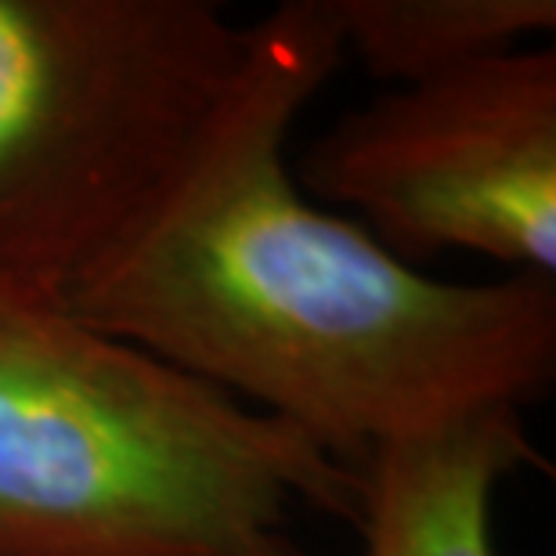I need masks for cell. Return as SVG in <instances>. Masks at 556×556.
<instances>
[{"mask_svg": "<svg viewBox=\"0 0 556 556\" xmlns=\"http://www.w3.org/2000/svg\"><path fill=\"white\" fill-rule=\"evenodd\" d=\"M340 59L326 0L247 26L181 163L62 300L362 470L383 444L546 397L556 282L427 275L304 195L289 138Z\"/></svg>", "mask_w": 556, "mask_h": 556, "instance_id": "1", "label": "cell"}, {"mask_svg": "<svg viewBox=\"0 0 556 556\" xmlns=\"http://www.w3.org/2000/svg\"><path fill=\"white\" fill-rule=\"evenodd\" d=\"M351 470L62 296L0 278V556H311Z\"/></svg>", "mask_w": 556, "mask_h": 556, "instance_id": "2", "label": "cell"}, {"mask_svg": "<svg viewBox=\"0 0 556 556\" xmlns=\"http://www.w3.org/2000/svg\"><path fill=\"white\" fill-rule=\"evenodd\" d=\"M242 51L214 0H0V278L62 296L166 185Z\"/></svg>", "mask_w": 556, "mask_h": 556, "instance_id": "3", "label": "cell"}, {"mask_svg": "<svg viewBox=\"0 0 556 556\" xmlns=\"http://www.w3.org/2000/svg\"><path fill=\"white\" fill-rule=\"evenodd\" d=\"M397 261L473 253L556 275V48L525 43L337 116L293 163Z\"/></svg>", "mask_w": 556, "mask_h": 556, "instance_id": "4", "label": "cell"}, {"mask_svg": "<svg viewBox=\"0 0 556 556\" xmlns=\"http://www.w3.org/2000/svg\"><path fill=\"white\" fill-rule=\"evenodd\" d=\"M514 408L383 444L362 466L365 556H495L492 498L520 470H542Z\"/></svg>", "mask_w": 556, "mask_h": 556, "instance_id": "5", "label": "cell"}, {"mask_svg": "<svg viewBox=\"0 0 556 556\" xmlns=\"http://www.w3.org/2000/svg\"><path fill=\"white\" fill-rule=\"evenodd\" d=\"M343 54L376 84L408 87L492 54L542 43L553 0H326Z\"/></svg>", "mask_w": 556, "mask_h": 556, "instance_id": "6", "label": "cell"}]
</instances>
